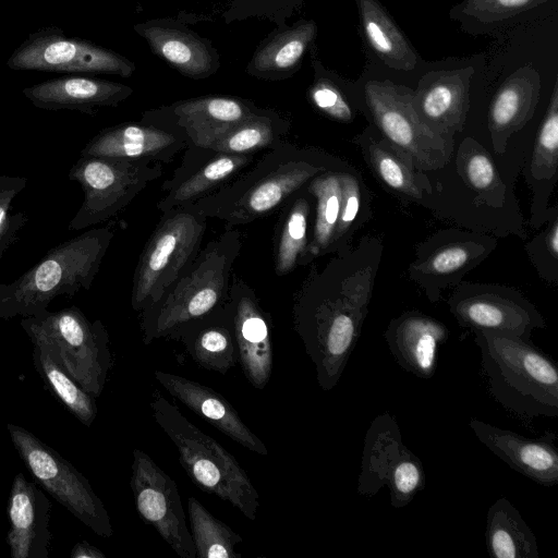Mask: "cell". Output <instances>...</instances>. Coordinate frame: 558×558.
Instances as JSON below:
<instances>
[{
  "label": "cell",
  "instance_id": "1",
  "mask_svg": "<svg viewBox=\"0 0 558 558\" xmlns=\"http://www.w3.org/2000/svg\"><path fill=\"white\" fill-rule=\"evenodd\" d=\"M307 155L284 141L268 149L254 168L194 204L227 228L269 216L327 171Z\"/></svg>",
  "mask_w": 558,
  "mask_h": 558
},
{
  "label": "cell",
  "instance_id": "2",
  "mask_svg": "<svg viewBox=\"0 0 558 558\" xmlns=\"http://www.w3.org/2000/svg\"><path fill=\"white\" fill-rule=\"evenodd\" d=\"M474 335L489 392L498 403L523 418L558 416V371L549 356L513 335Z\"/></svg>",
  "mask_w": 558,
  "mask_h": 558
},
{
  "label": "cell",
  "instance_id": "3",
  "mask_svg": "<svg viewBox=\"0 0 558 558\" xmlns=\"http://www.w3.org/2000/svg\"><path fill=\"white\" fill-rule=\"evenodd\" d=\"M113 235L110 227L85 231L51 248L14 281L0 282V319L38 316L57 296L88 290Z\"/></svg>",
  "mask_w": 558,
  "mask_h": 558
},
{
  "label": "cell",
  "instance_id": "4",
  "mask_svg": "<svg viewBox=\"0 0 558 558\" xmlns=\"http://www.w3.org/2000/svg\"><path fill=\"white\" fill-rule=\"evenodd\" d=\"M240 251L241 233L230 228L201 248L162 298L141 313L143 343L168 338L184 324L222 305L229 298Z\"/></svg>",
  "mask_w": 558,
  "mask_h": 558
},
{
  "label": "cell",
  "instance_id": "5",
  "mask_svg": "<svg viewBox=\"0 0 558 558\" xmlns=\"http://www.w3.org/2000/svg\"><path fill=\"white\" fill-rule=\"evenodd\" d=\"M149 405L155 422L177 448L179 462L190 480L255 521L259 494L234 456L189 421L156 388Z\"/></svg>",
  "mask_w": 558,
  "mask_h": 558
},
{
  "label": "cell",
  "instance_id": "6",
  "mask_svg": "<svg viewBox=\"0 0 558 558\" xmlns=\"http://www.w3.org/2000/svg\"><path fill=\"white\" fill-rule=\"evenodd\" d=\"M366 283L349 278L336 298L302 301L295 307V329L324 391L339 383L361 335L371 292Z\"/></svg>",
  "mask_w": 558,
  "mask_h": 558
},
{
  "label": "cell",
  "instance_id": "7",
  "mask_svg": "<svg viewBox=\"0 0 558 558\" xmlns=\"http://www.w3.org/2000/svg\"><path fill=\"white\" fill-rule=\"evenodd\" d=\"M21 327L34 345L46 350L87 393L101 395L112 366L109 336L76 306L23 317Z\"/></svg>",
  "mask_w": 558,
  "mask_h": 558
},
{
  "label": "cell",
  "instance_id": "8",
  "mask_svg": "<svg viewBox=\"0 0 558 558\" xmlns=\"http://www.w3.org/2000/svg\"><path fill=\"white\" fill-rule=\"evenodd\" d=\"M208 217L194 203L161 213L137 262L132 308L142 313L157 303L202 248Z\"/></svg>",
  "mask_w": 558,
  "mask_h": 558
},
{
  "label": "cell",
  "instance_id": "9",
  "mask_svg": "<svg viewBox=\"0 0 558 558\" xmlns=\"http://www.w3.org/2000/svg\"><path fill=\"white\" fill-rule=\"evenodd\" d=\"M162 173L159 162L81 156L69 179L81 185L84 199L68 229L80 231L111 219Z\"/></svg>",
  "mask_w": 558,
  "mask_h": 558
},
{
  "label": "cell",
  "instance_id": "10",
  "mask_svg": "<svg viewBox=\"0 0 558 558\" xmlns=\"http://www.w3.org/2000/svg\"><path fill=\"white\" fill-rule=\"evenodd\" d=\"M413 93L388 81H369L365 98L383 137L424 171L444 168L452 154L453 138L434 132L418 116Z\"/></svg>",
  "mask_w": 558,
  "mask_h": 558
},
{
  "label": "cell",
  "instance_id": "11",
  "mask_svg": "<svg viewBox=\"0 0 558 558\" xmlns=\"http://www.w3.org/2000/svg\"><path fill=\"white\" fill-rule=\"evenodd\" d=\"M10 438L34 478L75 518L102 537H111L110 517L88 480L27 429L9 423Z\"/></svg>",
  "mask_w": 558,
  "mask_h": 558
},
{
  "label": "cell",
  "instance_id": "12",
  "mask_svg": "<svg viewBox=\"0 0 558 558\" xmlns=\"http://www.w3.org/2000/svg\"><path fill=\"white\" fill-rule=\"evenodd\" d=\"M423 464L402 441L399 425L390 413L376 416L365 435L357 492L376 495L384 486L393 508H403L425 487Z\"/></svg>",
  "mask_w": 558,
  "mask_h": 558
},
{
  "label": "cell",
  "instance_id": "13",
  "mask_svg": "<svg viewBox=\"0 0 558 558\" xmlns=\"http://www.w3.org/2000/svg\"><path fill=\"white\" fill-rule=\"evenodd\" d=\"M7 65L19 71L111 74L124 78L136 70L135 63L119 52L70 36L57 26L28 34L9 57Z\"/></svg>",
  "mask_w": 558,
  "mask_h": 558
},
{
  "label": "cell",
  "instance_id": "14",
  "mask_svg": "<svg viewBox=\"0 0 558 558\" xmlns=\"http://www.w3.org/2000/svg\"><path fill=\"white\" fill-rule=\"evenodd\" d=\"M140 517L181 558H196L177 483L143 450H133L130 481Z\"/></svg>",
  "mask_w": 558,
  "mask_h": 558
},
{
  "label": "cell",
  "instance_id": "15",
  "mask_svg": "<svg viewBox=\"0 0 558 558\" xmlns=\"http://www.w3.org/2000/svg\"><path fill=\"white\" fill-rule=\"evenodd\" d=\"M449 306L458 323L473 331L509 333L531 341L534 329L545 326L538 311L508 288L461 287L449 300Z\"/></svg>",
  "mask_w": 558,
  "mask_h": 558
},
{
  "label": "cell",
  "instance_id": "16",
  "mask_svg": "<svg viewBox=\"0 0 558 558\" xmlns=\"http://www.w3.org/2000/svg\"><path fill=\"white\" fill-rule=\"evenodd\" d=\"M258 109L253 101L241 97L207 95L146 111L142 121L180 128L186 135V147L207 149L215 140Z\"/></svg>",
  "mask_w": 558,
  "mask_h": 558
},
{
  "label": "cell",
  "instance_id": "17",
  "mask_svg": "<svg viewBox=\"0 0 558 558\" xmlns=\"http://www.w3.org/2000/svg\"><path fill=\"white\" fill-rule=\"evenodd\" d=\"M229 300L232 306L238 363L245 378L256 389H264L274 368L272 324L254 291L232 276Z\"/></svg>",
  "mask_w": 558,
  "mask_h": 558
},
{
  "label": "cell",
  "instance_id": "18",
  "mask_svg": "<svg viewBox=\"0 0 558 558\" xmlns=\"http://www.w3.org/2000/svg\"><path fill=\"white\" fill-rule=\"evenodd\" d=\"M133 28L154 54L187 78H208L221 66L220 54L213 41L180 19H150Z\"/></svg>",
  "mask_w": 558,
  "mask_h": 558
},
{
  "label": "cell",
  "instance_id": "19",
  "mask_svg": "<svg viewBox=\"0 0 558 558\" xmlns=\"http://www.w3.org/2000/svg\"><path fill=\"white\" fill-rule=\"evenodd\" d=\"M186 146L185 133L174 125L125 122L98 132L82 149L81 156L168 163Z\"/></svg>",
  "mask_w": 558,
  "mask_h": 558
},
{
  "label": "cell",
  "instance_id": "20",
  "mask_svg": "<svg viewBox=\"0 0 558 558\" xmlns=\"http://www.w3.org/2000/svg\"><path fill=\"white\" fill-rule=\"evenodd\" d=\"M470 427L476 438L512 470L539 485H557L555 434L546 432L542 437L527 438L476 418L471 420Z\"/></svg>",
  "mask_w": 558,
  "mask_h": 558
},
{
  "label": "cell",
  "instance_id": "21",
  "mask_svg": "<svg viewBox=\"0 0 558 558\" xmlns=\"http://www.w3.org/2000/svg\"><path fill=\"white\" fill-rule=\"evenodd\" d=\"M155 379L177 400L245 449L267 456L269 450L243 422L233 405L219 392L201 383L163 371Z\"/></svg>",
  "mask_w": 558,
  "mask_h": 558
},
{
  "label": "cell",
  "instance_id": "22",
  "mask_svg": "<svg viewBox=\"0 0 558 558\" xmlns=\"http://www.w3.org/2000/svg\"><path fill=\"white\" fill-rule=\"evenodd\" d=\"M22 93L39 109H65L95 114L100 108L117 107L134 89L109 80L65 75L25 87Z\"/></svg>",
  "mask_w": 558,
  "mask_h": 558
},
{
  "label": "cell",
  "instance_id": "23",
  "mask_svg": "<svg viewBox=\"0 0 558 558\" xmlns=\"http://www.w3.org/2000/svg\"><path fill=\"white\" fill-rule=\"evenodd\" d=\"M168 338L181 342L193 362L204 369L225 375L238 363L229 298L206 315L184 324Z\"/></svg>",
  "mask_w": 558,
  "mask_h": 558
},
{
  "label": "cell",
  "instance_id": "24",
  "mask_svg": "<svg viewBox=\"0 0 558 558\" xmlns=\"http://www.w3.org/2000/svg\"><path fill=\"white\" fill-rule=\"evenodd\" d=\"M50 502L22 473L15 475L9 502L8 545L13 558H47Z\"/></svg>",
  "mask_w": 558,
  "mask_h": 558
},
{
  "label": "cell",
  "instance_id": "25",
  "mask_svg": "<svg viewBox=\"0 0 558 558\" xmlns=\"http://www.w3.org/2000/svg\"><path fill=\"white\" fill-rule=\"evenodd\" d=\"M448 336L449 331L442 323L416 312L392 319L384 333L399 366L423 379L434 376L438 350Z\"/></svg>",
  "mask_w": 558,
  "mask_h": 558
},
{
  "label": "cell",
  "instance_id": "26",
  "mask_svg": "<svg viewBox=\"0 0 558 558\" xmlns=\"http://www.w3.org/2000/svg\"><path fill=\"white\" fill-rule=\"evenodd\" d=\"M317 25L313 20L301 19L277 26L255 48L245 72L264 81H283L301 68L307 49L314 44Z\"/></svg>",
  "mask_w": 558,
  "mask_h": 558
},
{
  "label": "cell",
  "instance_id": "27",
  "mask_svg": "<svg viewBox=\"0 0 558 558\" xmlns=\"http://www.w3.org/2000/svg\"><path fill=\"white\" fill-rule=\"evenodd\" d=\"M468 72L433 73L413 95V105L421 119L440 135L452 137L464 125L469 109Z\"/></svg>",
  "mask_w": 558,
  "mask_h": 558
},
{
  "label": "cell",
  "instance_id": "28",
  "mask_svg": "<svg viewBox=\"0 0 558 558\" xmlns=\"http://www.w3.org/2000/svg\"><path fill=\"white\" fill-rule=\"evenodd\" d=\"M541 80L533 69L517 71L500 86L490 104L488 126L494 150L502 154L508 138L533 117Z\"/></svg>",
  "mask_w": 558,
  "mask_h": 558
},
{
  "label": "cell",
  "instance_id": "29",
  "mask_svg": "<svg viewBox=\"0 0 558 558\" xmlns=\"http://www.w3.org/2000/svg\"><path fill=\"white\" fill-rule=\"evenodd\" d=\"M256 155L214 153L157 202L160 213L192 204L235 179Z\"/></svg>",
  "mask_w": 558,
  "mask_h": 558
},
{
  "label": "cell",
  "instance_id": "30",
  "mask_svg": "<svg viewBox=\"0 0 558 558\" xmlns=\"http://www.w3.org/2000/svg\"><path fill=\"white\" fill-rule=\"evenodd\" d=\"M364 157L376 177L395 192L418 199L432 186L422 171L384 137L365 131L359 140Z\"/></svg>",
  "mask_w": 558,
  "mask_h": 558
},
{
  "label": "cell",
  "instance_id": "31",
  "mask_svg": "<svg viewBox=\"0 0 558 558\" xmlns=\"http://www.w3.org/2000/svg\"><path fill=\"white\" fill-rule=\"evenodd\" d=\"M486 548L493 558H538L533 531L506 497L497 499L486 514Z\"/></svg>",
  "mask_w": 558,
  "mask_h": 558
},
{
  "label": "cell",
  "instance_id": "32",
  "mask_svg": "<svg viewBox=\"0 0 558 558\" xmlns=\"http://www.w3.org/2000/svg\"><path fill=\"white\" fill-rule=\"evenodd\" d=\"M310 196L311 193L305 187L283 206L274 245L275 271L278 276H284L298 265H304L311 260L307 250Z\"/></svg>",
  "mask_w": 558,
  "mask_h": 558
},
{
  "label": "cell",
  "instance_id": "33",
  "mask_svg": "<svg viewBox=\"0 0 558 558\" xmlns=\"http://www.w3.org/2000/svg\"><path fill=\"white\" fill-rule=\"evenodd\" d=\"M291 123L272 109L260 108L215 140L207 149L216 153L256 155L280 143Z\"/></svg>",
  "mask_w": 558,
  "mask_h": 558
},
{
  "label": "cell",
  "instance_id": "34",
  "mask_svg": "<svg viewBox=\"0 0 558 558\" xmlns=\"http://www.w3.org/2000/svg\"><path fill=\"white\" fill-rule=\"evenodd\" d=\"M365 37L391 68L412 70L417 61L411 45L377 0H357Z\"/></svg>",
  "mask_w": 558,
  "mask_h": 558
},
{
  "label": "cell",
  "instance_id": "35",
  "mask_svg": "<svg viewBox=\"0 0 558 558\" xmlns=\"http://www.w3.org/2000/svg\"><path fill=\"white\" fill-rule=\"evenodd\" d=\"M488 252V247L476 240L450 242L412 264L411 274L422 283H447L453 276H463Z\"/></svg>",
  "mask_w": 558,
  "mask_h": 558
},
{
  "label": "cell",
  "instance_id": "36",
  "mask_svg": "<svg viewBox=\"0 0 558 558\" xmlns=\"http://www.w3.org/2000/svg\"><path fill=\"white\" fill-rule=\"evenodd\" d=\"M190 532L197 558H241L242 536L211 514L195 497L187 499Z\"/></svg>",
  "mask_w": 558,
  "mask_h": 558
},
{
  "label": "cell",
  "instance_id": "37",
  "mask_svg": "<svg viewBox=\"0 0 558 558\" xmlns=\"http://www.w3.org/2000/svg\"><path fill=\"white\" fill-rule=\"evenodd\" d=\"M316 199L313 235L308 242L311 257L319 256L331 247L341 204L340 172L325 171L306 186Z\"/></svg>",
  "mask_w": 558,
  "mask_h": 558
},
{
  "label": "cell",
  "instance_id": "38",
  "mask_svg": "<svg viewBox=\"0 0 558 558\" xmlns=\"http://www.w3.org/2000/svg\"><path fill=\"white\" fill-rule=\"evenodd\" d=\"M33 362L66 409L85 426H90L97 414L94 397L83 390L46 350L34 345Z\"/></svg>",
  "mask_w": 558,
  "mask_h": 558
},
{
  "label": "cell",
  "instance_id": "39",
  "mask_svg": "<svg viewBox=\"0 0 558 558\" xmlns=\"http://www.w3.org/2000/svg\"><path fill=\"white\" fill-rule=\"evenodd\" d=\"M558 170V87L557 83L538 130L530 163L532 186L539 190L550 187Z\"/></svg>",
  "mask_w": 558,
  "mask_h": 558
},
{
  "label": "cell",
  "instance_id": "40",
  "mask_svg": "<svg viewBox=\"0 0 558 558\" xmlns=\"http://www.w3.org/2000/svg\"><path fill=\"white\" fill-rule=\"evenodd\" d=\"M458 156V167L465 182L485 202L501 205L506 186L489 155L474 141L468 140Z\"/></svg>",
  "mask_w": 558,
  "mask_h": 558
},
{
  "label": "cell",
  "instance_id": "41",
  "mask_svg": "<svg viewBox=\"0 0 558 558\" xmlns=\"http://www.w3.org/2000/svg\"><path fill=\"white\" fill-rule=\"evenodd\" d=\"M303 0H228L222 19L226 24L247 19H264L276 26L287 24L288 19Z\"/></svg>",
  "mask_w": 558,
  "mask_h": 558
},
{
  "label": "cell",
  "instance_id": "42",
  "mask_svg": "<svg viewBox=\"0 0 558 558\" xmlns=\"http://www.w3.org/2000/svg\"><path fill=\"white\" fill-rule=\"evenodd\" d=\"M27 179L0 174V257L17 241V233L28 222L24 211L11 213L13 199L26 187Z\"/></svg>",
  "mask_w": 558,
  "mask_h": 558
},
{
  "label": "cell",
  "instance_id": "43",
  "mask_svg": "<svg viewBox=\"0 0 558 558\" xmlns=\"http://www.w3.org/2000/svg\"><path fill=\"white\" fill-rule=\"evenodd\" d=\"M315 80L308 87L307 98L325 116L337 121L350 122L353 118L351 107L340 88L323 74L318 60L313 59Z\"/></svg>",
  "mask_w": 558,
  "mask_h": 558
},
{
  "label": "cell",
  "instance_id": "44",
  "mask_svg": "<svg viewBox=\"0 0 558 558\" xmlns=\"http://www.w3.org/2000/svg\"><path fill=\"white\" fill-rule=\"evenodd\" d=\"M340 183L341 204L330 250L348 234L361 206V191L357 179L352 174L340 172Z\"/></svg>",
  "mask_w": 558,
  "mask_h": 558
},
{
  "label": "cell",
  "instance_id": "45",
  "mask_svg": "<svg viewBox=\"0 0 558 558\" xmlns=\"http://www.w3.org/2000/svg\"><path fill=\"white\" fill-rule=\"evenodd\" d=\"M546 0H466L464 12L485 22L499 21Z\"/></svg>",
  "mask_w": 558,
  "mask_h": 558
},
{
  "label": "cell",
  "instance_id": "46",
  "mask_svg": "<svg viewBox=\"0 0 558 558\" xmlns=\"http://www.w3.org/2000/svg\"><path fill=\"white\" fill-rule=\"evenodd\" d=\"M543 245L547 250L550 257L557 262L558 258V222L555 217L554 222H551L550 227L546 230V232L542 235Z\"/></svg>",
  "mask_w": 558,
  "mask_h": 558
},
{
  "label": "cell",
  "instance_id": "47",
  "mask_svg": "<svg viewBox=\"0 0 558 558\" xmlns=\"http://www.w3.org/2000/svg\"><path fill=\"white\" fill-rule=\"evenodd\" d=\"M72 558H105V554L86 542L77 543L71 554Z\"/></svg>",
  "mask_w": 558,
  "mask_h": 558
}]
</instances>
